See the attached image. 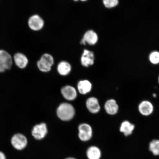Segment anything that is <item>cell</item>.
Returning a JSON list of instances; mask_svg holds the SVG:
<instances>
[{
  "label": "cell",
  "instance_id": "6da1fadb",
  "mask_svg": "<svg viewBox=\"0 0 159 159\" xmlns=\"http://www.w3.org/2000/svg\"><path fill=\"white\" fill-rule=\"evenodd\" d=\"M57 114L61 120L68 121L73 118L75 114L74 107L67 103H63L57 109Z\"/></svg>",
  "mask_w": 159,
  "mask_h": 159
},
{
  "label": "cell",
  "instance_id": "7a4b0ae2",
  "mask_svg": "<svg viewBox=\"0 0 159 159\" xmlns=\"http://www.w3.org/2000/svg\"><path fill=\"white\" fill-rule=\"evenodd\" d=\"M10 143L15 150L20 152L25 150L28 145V140L27 137L21 133H17L13 135Z\"/></svg>",
  "mask_w": 159,
  "mask_h": 159
},
{
  "label": "cell",
  "instance_id": "3957f363",
  "mask_svg": "<svg viewBox=\"0 0 159 159\" xmlns=\"http://www.w3.org/2000/svg\"><path fill=\"white\" fill-rule=\"evenodd\" d=\"M53 63L54 59L52 56L48 53H45L37 61V65L40 70L47 72L51 70Z\"/></svg>",
  "mask_w": 159,
  "mask_h": 159
},
{
  "label": "cell",
  "instance_id": "277c9868",
  "mask_svg": "<svg viewBox=\"0 0 159 159\" xmlns=\"http://www.w3.org/2000/svg\"><path fill=\"white\" fill-rule=\"evenodd\" d=\"M78 138L81 142H87L90 141L93 136L92 127L88 124H82L78 128Z\"/></svg>",
  "mask_w": 159,
  "mask_h": 159
},
{
  "label": "cell",
  "instance_id": "5b68a950",
  "mask_svg": "<svg viewBox=\"0 0 159 159\" xmlns=\"http://www.w3.org/2000/svg\"><path fill=\"white\" fill-rule=\"evenodd\" d=\"M48 132V130L47 125L45 123H42L34 126L32 130L31 134L35 140L41 141L45 138Z\"/></svg>",
  "mask_w": 159,
  "mask_h": 159
},
{
  "label": "cell",
  "instance_id": "8992f818",
  "mask_svg": "<svg viewBox=\"0 0 159 159\" xmlns=\"http://www.w3.org/2000/svg\"><path fill=\"white\" fill-rule=\"evenodd\" d=\"M138 110L139 113L142 116L148 117L151 116L154 112V104L148 100L141 101L138 106Z\"/></svg>",
  "mask_w": 159,
  "mask_h": 159
},
{
  "label": "cell",
  "instance_id": "52a82bcc",
  "mask_svg": "<svg viewBox=\"0 0 159 159\" xmlns=\"http://www.w3.org/2000/svg\"><path fill=\"white\" fill-rule=\"evenodd\" d=\"M104 108L107 114L110 116H114L118 114L119 110V104L116 100L110 98L106 101Z\"/></svg>",
  "mask_w": 159,
  "mask_h": 159
},
{
  "label": "cell",
  "instance_id": "ba28073f",
  "mask_svg": "<svg viewBox=\"0 0 159 159\" xmlns=\"http://www.w3.org/2000/svg\"><path fill=\"white\" fill-rule=\"evenodd\" d=\"M28 25L30 28L33 30L39 31L44 26V21L39 15H35L29 18Z\"/></svg>",
  "mask_w": 159,
  "mask_h": 159
},
{
  "label": "cell",
  "instance_id": "9c48e42d",
  "mask_svg": "<svg viewBox=\"0 0 159 159\" xmlns=\"http://www.w3.org/2000/svg\"><path fill=\"white\" fill-rule=\"evenodd\" d=\"M98 40V36L97 34L92 30L87 31L83 36L81 41V44L86 45L88 43L89 45L96 44Z\"/></svg>",
  "mask_w": 159,
  "mask_h": 159
},
{
  "label": "cell",
  "instance_id": "30bf717a",
  "mask_svg": "<svg viewBox=\"0 0 159 159\" xmlns=\"http://www.w3.org/2000/svg\"><path fill=\"white\" fill-rule=\"evenodd\" d=\"M135 129V125L130 121L124 120L121 122L119 131L124 136L128 137L132 135Z\"/></svg>",
  "mask_w": 159,
  "mask_h": 159
},
{
  "label": "cell",
  "instance_id": "8fae6325",
  "mask_svg": "<svg viewBox=\"0 0 159 159\" xmlns=\"http://www.w3.org/2000/svg\"><path fill=\"white\" fill-rule=\"evenodd\" d=\"M94 55L93 52L84 49L81 56V62L83 66L88 67L93 65L94 62Z\"/></svg>",
  "mask_w": 159,
  "mask_h": 159
},
{
  "label": "cell",
  "instance_id": "7c38bea8",
  "mask_svg": "<svg viewBox=\"0 0 159 159\" xmlns=\"http://www.w3.org/2000/svg\"><path fill=\"white\" fill-rule=\"evenodd\" d=\"M85 155L87 159H101L102 157V152L98 147L92 145L87 148Z\"/></svg>",
  "mask_w": 159,
  "mask_h": 159
},
{
  "label": "cell",
  "instance_id": "4fadbf2b",
  "mask_svg": "<svg viewBox=\"0 0 159 159\" xmlns=\"http://www.w3.org/2000/svg\"><path fill=\"white\" fill-rule=\"evenodd\" d=\"M87 109L91 113L96 114L101 110V106L98 99L91 97L87 99L86 103Z\"/></svg>",
  "mask_w": 159,
  "mask_h": 159
},
{
  "label": "cell",
  "instance_id": "5bb4252c",
  "mask_svg": "<svg viewBox=\"0 0 159 159\" xmlns=\"http://www.w3.org/2000/svg\"><path fill=\"white\" fill-rule=\"evenodd\" d=\"M12 62V59L9 53L4 50H0V64L6 70H8L11 68Z\"/></svg>",
  "mask_w": 159,
  "mask_h": 159
},
{
  "label": "cell",
  "instance_id": "9a60e30c",
  "mask_svg": "<svg viewBox=\"0 0 159 159\" xmlns=\"http://www.w3.org/2000/svg\"><path fill=\"white\" fill-rule=\"evenodd\" d=\"M61 93L63 97L67 100H73L76 98L77 91L72 86L67 85L63 87L61 89Z\"/></svg>",
  "mask_w": 159,
  "mask_h": 159
},
{
  "label": "cell",
  "instance_id": "2e32d148",
  "mask_svg": "<svg viewBox=\"0 0 159 159\" xmlns=\"http://www.w3.org/2000/svg\"><path fill=\"white\" fill-rule=\"evenodd\" d=\"M16 65L20 69H24L28 64L29 60L26 56L21 53H16L13 57Z\"/></svg>",
  "mask_w": 159,
  "mask_h": 159
},
{
  "label": "cell",
  "instance_id": "e0dca14e",
  "mask_svg": "<svg viewBox=\"0 0 159 159\" xmlns=\"http://www.w3.org/2000/svg\"><path fill=\"white\" fill-rule=\"evenodd\" d=\"M92 88V84L90 81L87 80L80 81L77 85L78 91L82 94H85L89 93Z\"/></svg>",
  "mask_w": 159,
  "mask_h": 159
},
{
  "label": "cell",
  "instance_id": "ac0fdd59",
  "mask_svg": "<svg viewBox=\"0 0 159 159\" xmlns=\"http://www.w3.org/2000/svg\"><path fill=\"white\" fill-rule=\"evenodd\" d=\"M71 66L68 62L66 61H61L57 66V71L61 75H66L70 73Z\"/></svg>",
  "mask_w": 159,
  "mask_h": 159
},
{
  "label": "cell",
  "instance_id": "d6986e66",
  "mask_svg": "<svg viewBox=\"0 0 159 159\" xmlns=\"http://www.w3.org/2000/svg\"><path fill=\"white\" fill-rule=\"evenodd\" d=\"M148 150L155 156H159V139H153L148 144Z\"/></svg>",
  "mask_w": 159,
  "mask_h": 159
},
{
  "label": "cell",
  "instance_id": "ffe728a7",
  "mask_svg": "<svg viewBox=\"0 0 159 159\" xmlns=\"http://www.w3.org/2000/svg\"><path fill=\"white\" fill-rule=\"evenodd\" d=\"M149 60L150 62L153 65L159 64V52L154 51L151 53L149 55Z\"/></svg>",
  "mask_w": 159,
  "mask_h": 159
},
{
  "label": "cell",
  "instance_id": "44dd1931",
  "mask_svg": "<svg viewBox=\"0 0 159 159\" xmlns=\"http://www.w3.org/2000/svg\"><path fill=\"white\" fill-rule=\"evenodd\" d=\"M105 7L108 8L114 7L118 4V0H103Z\"/></svg>",
  "mask_w": 159,
  "mask_h": 159
},
{
  "label": "cell",
  "instance_id": "7402d4cb",
  "mask_svg": "<svg viewBox=\"0 0 159 159\" xmlns=\"http://www.w3.org/2000/svg\"><path fill=\"white\" fill-rule=\"evenodd\" d=\"M0 159H7V155L2 151L0 150Z\"/></svg>",
  "mask_w": 159,
  "mask_h": 159
},
{
  "label": "cell",
  "instance_id": "603a6c76",
  "mask_svg": "<svg viewBox=\"0 0 159 159\" xmlns=\"http://www.w3.org/2000/svg\"><path fill=\"white\" fill-rule=\"evenodd\" d=\"M6 70V69L3 66L0 64V73H3Z\"/></svg>",
  "mask_w": 159,
  "mask_h": 159
},
{
  "label": "cell",
  "instance_id": "cb8c5ba5",
  "mask_svg": "<svg viewBox=\"0 0 159 159\" xmlns=\"http://www.w3.org/2000/svg\"><path fill=\"white\" fill-rule=\"evenodd\" d=\"M64 159H77V158L75 157H74L69 156L66 157Z\"/></svg>",
  "mask_w": 159,
  "mask_h": 159
},
{
  "label": "cell",
  "instance_id": "d4e9b609",
  "mask_svg": "<svg viewBox=\"0 0 159 159\" xmlns=\"http://www.w3.org/2000/svg\"><path fill=\"white\" fill-rule=\"evenodd\" d=\"M152 96L154 98H156L157 97V94H156V93H153V94H152Z\"/></svg>",
  "mask_w": 159,
  "mask_h": 159
},
{
  "label": "cell",
  "instance_id": "484cf974",
  "mask_svg": "<svg viewBox=\"0 0 159 159\" xmlns=\"http://www.w3.org/2000/svg\"><path fill=\"white\" fill-rule=\"evenodd\" d=\"M157 81H158V84L159 85V75L158 77V79H157Z\"/></svg>",
  "mask_w": 159,
  "mask_h": 159
},
{
  "label": "cell",
  "instance_id": "4316f807",
  "mask_svg": "<svg viewBox=\"0 0 159 159\" xmlns=\"http://www.w3.org/2000/svg\"><path fill=\"white\" fill-rule=\"evenodd\" d=\"M80 1H83V2H84L85 1H87V0H80Z\"/></svg>",
  "mask_w": 159,
  "mask_h": 159
},
{
  "label": "cell",
  "instance_id": "83f0119b",
  "mask_svg": "<svg viewBox=\"0 0 159 159\" xmlns=\"http://www.w3.org/2000/svg\"><path fill=\"white\" fill-rule=\"evenodd\" d=\"M73 1H75V2H77V1H79V0H73Z\"/></svg>",
  "mask_w": 159,
  "mask_h": 159
}]
</instances>
